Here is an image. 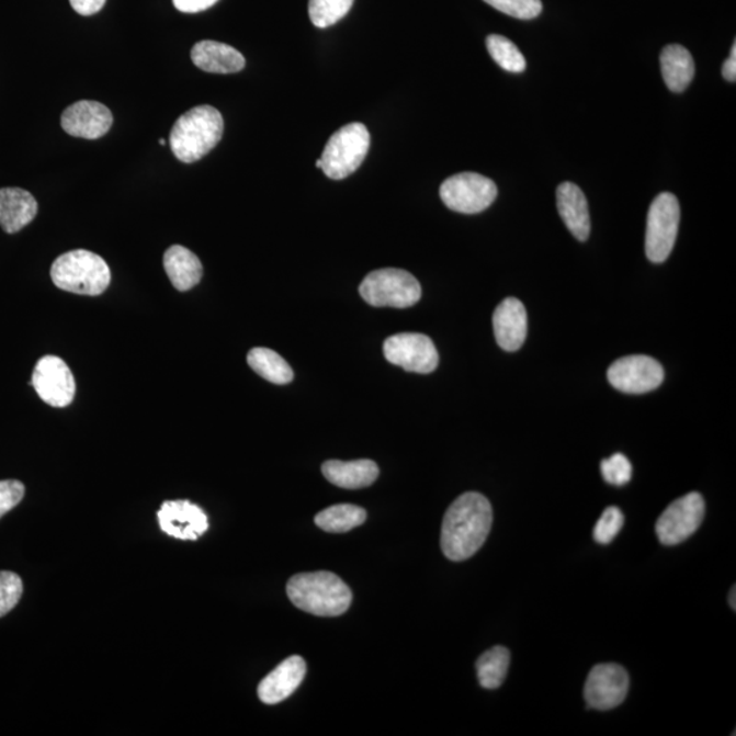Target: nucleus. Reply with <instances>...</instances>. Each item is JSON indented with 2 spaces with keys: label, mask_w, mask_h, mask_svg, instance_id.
<instances>
[{
  "label": "nucleus",
  "mask_w": 736,
  "mask_h": 736,
  "mask_svg": "<svg viewBox=\"0 0 736 736\" xmlns=\"http://www.w3.org/2000/svg\"><path fill=\"white\" fill-rule=\"evenodd\" d=\"M492 525L490 501L479 492H465L443 517L441 548L448 559H469L487 541Z\"/></svg>",
  "instance_id": "nucleus-1"
},
{
  "label": "nucleus",
  "mask_w": 736,
  "mask_h": 736,
  "mask_svg": "<svg viewBox=\"0 0 736 736\" xmlns=\"http://www.w3.org/2000/svg\"><path fill=\"white\" fill-rule=\"evenodd\" d=\"M286 595L297 609L317 616H340L350 610L352 592L330 571L302 573L290 578Z\"/></svg>",
  "instance_id": "nucleus-2"
},
{
  "label": "nucleus",
  "mask_w": 736,
  "mask_h": 736,
  "mask_svg": "<svg viewBox=\"0 0 736 736\" xmlns=\"http://www.w3.org/2000/svg\"><path fill=\"white\" fill-rule=\"evenodd\" d=\"M224 121L215 106L199 105L185 112L170 134L173 155L182 162H195L205 157L220 143Z\"/></svg>",
  "instance_id": "nucleus-3"
},
{
  "label": "nucleus",
  "mask_w": 736,
  "mask_h": 736,
  "mask_svg": "<svg viewBox=\"0 0 736 736\" xmlns=\"http://www.w3.org/2000/svg\"><path fill=\"white\" fill-rule=\"evenodd\" d=\"M50 278L59 290L71 294L99 296L109 288L111 271L106 262L88 250H75L56 258Z\"/></svg>",
  "instance_id": "nucleus-4"
},
{
  "label": "nucleus",
  "mask_w": 736,
  "mask_h": 736,
  "mask_svg": "<svg viewBox=\"0 0 736 736\" xmlns=\"http://www.w3.org/2000/svg\"><path fill=\"white\" fill-rule=\"evenodd\" d=\"M370 143V133L363 123L342 126L325 146L321 156L325 175L335 181L352 175L366 159Z\"/></svg>",
  "instance_id": "nucleus-5"
},
{
  "label": "nucleus",
  "mask_w": 736,
  "mask_h": 736,
  "mask_svg": "<svg viewBox=\"0 0 736 736\" xmlns=\"http://www.w3.org/2000/svg\"><path fill=\"white\" fill-rule=\"evenodd\" d=\"M359 292L374 307H412L421 297L419 281L411 273L395 268L371 272L362 281Z\"/></svg>",
  "instance_id": "nucleus-6"
},
{
  "label": "nucleus",
  "mask_w": 736,
  "mask_h": 736,
  "mask_svg": "<svg viewBox=\"0 0 736 736\" xmlns=\"http://www.w3.org/2000/svg\"><path fill=\"white\" fill-rule=\"evenodd\" d=\"M681 206L676 195L661 193L649 207L646 220L645 252L650 262L667 261L676 245Z\"/></svg>",
  "instance_id": "nucleus-7"
},
{
  "label": "nucleus",
  "mask_w": 736,
  "mask_h": 736,
  "mask_svg": "<svg viewBox=\"0 0 736 736\" xmlns=\"http://www.w3.org/2000/svg\"><path fill=\"white\" fill-rule=\"evenodd\" d=\"M441 200L449 210L475 215L492 205L498 195L497 184L480 173L463 172L448 178L440 189Z\"/></svg>",
  "instance_id": "nucleus-8"
},
{
  "label": "nucleus",
  "mask_w": 736,
  "mask_h": 736,
  "mask_svg": "<svg viewBox=\"0 0 736 736\" xmlns=\"http://www.w3.org/2000/svg\"><path fill=\"white\" fill-rule=\"evenodd\" d=\"M705 516V502L699 492L676 499L657 520L656 533L665 546H677L699 530Z\"/></svg>",
  "instance_id": "nucleus-9"
},
{
  "label": "nucleus",
  "mask_w": 736,
  "mask_h": 736,
  "mask_svg": "<svg viewBox=\"0 0 736 736\" xmlns=\"http://www.w3.org/2000/svg\"><path fill=\"white\" fill-rule=\"evenodd\" d=\"M384 355L387 362L411 373L430 374L438 367L440 356L429 336L420 333H400L384 342Z\"/></svg>",
  "instance_id": "nucleus-10"
},
{
  "label": "nucleus",
  "mask_w": 736,
  "mask_h": 736,
  "mask_svg": "<svg viewBox=\"0 0 736 736\" xmlns=\"http://www.w3.org/2000/svg\"><path fill=\"white\" fill-rule=\"evenodd\" d=\"M607 378L616 390L629 395H643L657 389L665 380V370L654 358L632 355L612 363Z\"/></svg>",
  "instance_id": "nucleus-11"
},
{
  "label": "nucleus",
  "mask_w": 736,
  "mask_h": 736,
  "mask_svg": "<svg viewBox=\"0 0 736 736\" xmlns=\"http://www.w3.org/2000/svg\"><path fill=\"white\" fill-rule=\"evenodd\" d=\"M31 385L35 387L38 397L50 407L65 408L75 400V376L58 356L47 355L37 362Z\"/></svg>",
  "instance_id": "nucleus-12"
},
{
  "label": "nucleus",
  "mask_w": 736,
  "mask_h": 736,
  "mask_svg": "<svg viewBox=\"0 0 736 736\" xmlns=\"http://www.w3.org/2000/svg\"><path fill=\"white\" fill-rule=\"evenodd\" d=\"M629 687V673L622 666L614 663L598 665L589 672L584 689L588 706L593 710L609 711L625 701Z\"/></svg>",
  "instance_id": "nucleus-13"
},
{
  "label": "nucleus",
  "mask_w": 736,
  "mask_h": 736,
  "mask_svg": "<svg viewBox=\"0 0 736 736\" xmlns=\"http://www.w3.org/2000/svg\"><path fill=\"white\" fill-rule=\"evenodd\" d=\"M162 532L181 541H196L210 528L205 511L190 501H167L157 511Z\"/></svg>",
  "instance_id": "nucleus-14"
},
{
  "label": "nucleus",
  "mask_w": 736,
  "mask_h": 736,
  "mask_svg": "<svg viewBox=\"0 0 736 736\" xmlns=\"http://www.w3.org/2000/svg\"><path fill=\"white\" fill-rule=\"evenodd\" d=\"M60 122L72 137L98 139L110 132L114 117L104 104L83 100L67 106Z\"/></svg>",
  "instance_id": "nucleus-15"
},
{
  "label": "nucleus",
  "mask_w": 736,
  "mask_h": 736,
  "mask_svg": "<svg viewBox=\"0 0 736 736\" xmlns=\"http://www.w3.org/2000/svg\"><path fill=\"white\" fill-rule=\"evenodd\" d=\"M307 666L301 656H291L262 679L258 687V697L268 705H276L294 694L305 681Z\"/></svg>",
  "instance_id": "nucleus-16"
},
{
  "label": "nucleus",
  "mask_w": 736,
  "mask_h": 736,
  "mask_svg": "<svg viewBox=\"0 0 736 736\" xmlns=\"http://www.w3.org/2000/svg\"><path fill=\"white\" fill-rule=\"evenodd\" d=\"M498 346L508 352L520 350L526 339L528 318L524 305L516 297L499 303L492 317Z\"/></svg>",
  "instance_id": "nucleus-17"
},
{
  "label": "nucleus",
  "mask_w": 736,
  "mask_h": 736,
  "mask_svg": "<svg viewBox=\"0 0 736 736\" xmlns=\"http://www.w3.org/2000/svg\"><path fill=\"white\" fill-rule=\"evenodd\" d=\"M556 206L571 235L577 240L586 241L591 234V216L582 190L575 183H562L556 190Z\"/></svg>",
  "instance_id": "nucleus-18"
},
{
  "label": "nucleus",
  "mask_w": 736,
  "mask_h": 736,
  "mask_svg": "<svg viewBox=\"0 0 736 736\" xmlns=\"http://www.w3.org/2000/svg\"><path fill=\"white\" fill-rule=\"evenodd\" d=\"M191 60L202 71L213 75H234L245 69V56L228 44L204 41L191 49Z\"/></svg>",
  "instance_id": "nucleus-19"
},
{
  "label": "nucleus",
  "mask_w": 736,
  "mask_h": 736,
  "mask_svg": "<svg viewBox=\"0 0 736 736\" xmlns=\"http://www.w3.org/2000/svg\"><path fill=\"white\" fill-rule=\"evenodd\" d=\"M37 212V201L30 191L16 188L0 189V227L4 233H20L35 220Z\"/></svg>",
  "instance_id": "nucleus-20"
},
{
  "label": "nucleus",
  "mask_w": 736,
  "mask_h": 736,
  "mask_svg": "<svg viewBox=\"0 0 736 736\" xmlns=\"http://www.w3.org/2000/svg\"><path fill=\"white\" fill-rule=\"evenodd\" d=\"M322 474L331 485L347 490L366 488L378 479V465L371 460H329L322 465Z\"/></svg>",
  "instance_id": "nucleus-21"
},
{
  "label": "nucleus",
  "mask_w": 736,
  "mask_h": 736,
  "mask_svg": "<svg viewBox=\"0 0 736 736\" xmlns=\"http://www.w3.org/2000/svg\"><path fill=\"white\" fill-rule=\"evenodd\" d=\"M167 276L178 291L185 292L200 283L204 268L200 258L183 246H172L165 254Z\"/></svg>",
  "instance_id": "nucleus-22"
},
{
  "label": "nucleus",
  "mask_w": 736,
  "mask_h": 736,
  "mask_svg": "<svg viewBox=\"0 0 736 736\" xmlns=\"http://www.w3.org/2000/svg\"><path fill=\"white\" fill-rule=\"evenodd\" d=\"M663 80L673 93L687 91L695 75L693 56L679 44H671L660 55Z\"/></svg>",
  "instance_id": "nucleus-23"
},
{
  "label": "nucleus",
  "mask_w": 736,
  "mask_h": 736,
  "mask_svg": "<svg viewBox=\"0 0 736 736\" xmlns=\"http://www.w3.org/2000/svg\"><path fill=\"white\" fill-rule=\"evenodd\" d=\"M247 363L258 375L272 382V384L285 385L294 380V371H292L290 364L278 352L269 350V348H252L247 355Z\"/></svg>",
  "instance_id": "nucleus-24"
},
{
  "label": "nucleus",
  "mask_w": 736,
  "mask_h": 736,
  "mask_svg": "<svg viewBox=\"0 0 736 736\" xmlns=\"http://www.w3.org/2000/svg\"><path fill=\"white\" fill-rule=\"evenodd\" d=\"M367 519V511L355 505H335L316 516V524L329 533H346L361 526Z\"/></svg>",
  "instance_id": "nucleus-25"
},
{
  "label": "nucleus",
  "mask_w": 736,
  "mask_h": 736,
  "mask_svg": "<svg viewBox=\"0 0 736 736\" xmlns=\"http://www.w3.org/2000/svg\"><path fill=\"white\" fill-rule=\"evenodd\" d=\"M510 652L503 646H494L476 661L477 679L482 688L498 689L508 676Z\"/></svg>",
  "instance_id": "nucleus-26"
},
{
  "label": "nucleus",
  "mask_w": 736,
  "mask_h": 736,
  "mask_svg": "<svg viewBox=\"0 0 736 736\" xmlns=\"http://www.w3.org/2000/svg\"><path fill=\"white\" fill-rule=\"evenodd\" d=\"M486 46L494 61L505 71L522 72L526 69L524 55L508 37L490 35L487 37Z\"/></svg>",
  "instance_id": "nucleus-27"
},
{
  "label": "nucleus",
  "mask_w": 736,
  "mask_h": 736,
  "mask_svg": "<svg viewBox=\"0 0 736 736\" xmlns=\"http://www.w3.org/2000/svg\"><path fill=\"white\" fill-rule=\"evenodd\" d=\"M353 0H310L308 15L314 26L329 27L350 13Z\"/></svg>",
  "instance_id": "nucleus-28"
},
{
  "label": "nucleus",
  "mask_w": 736,
  "mask_h": 736,
  "mask_svg": "<svg viewBox=\"0 0 736 736\" xmlns=\"http://www.w3.org/2000/svg\"><path fill=\"white\" fill-rule=\"evenodd\" d=\"M491 8L517 20H533L541 15L542 0H485Z\"/></svg>",
  "instance_id": "nucleus-29"
},
{
  "label": "nucleus",
  "mask_w": 736,
  "mask_h": 736,
  "mask_svg": "<svg viewBox=\"0 0 736 736\" xmlns=\"http://www.w3.org/2000/svg\"><path fill=\"white\" fill-rule=\"evenodd\" d=\"M24 584L13 571H0V618L8 615L21 600Z\"/></svg>",
  "instance_id": "nucleus-30"
},
{
  "label": "nucleus",
  "mask_w": 736,
  "mask_h": 736,
  "mask_svg": "<svg viewBox=\"0 0 736 736\" xmlns=\"http://www.w3.org/2000/svg\"><path fill=\"white\" fill-rule=\"evenodd\" d=\"M600 469L604 480L618 487L627 485L633 475L632 463L622 453L601 461Z\"/></svg>",
  "instance_id": "nucleus-31"
},
{
  "label": "nucleus",
  "mask_w": 736,
  "mask_h": 736,
  "mask_svg": "<svg viewBox=\"0 0 736 736\" xmlns=\"http://www.w3.org/2000/svg\"><path fill=\"white\" fill-rule=\"evenodd\" d=\"M623 522H625V517L620 509L615 507L607 508L597 522V526H595V541L599 544H610L621 532Z\"/></svg>",
  "instance_id": "nucleus-32"
},
{
  "label": "nucleus",
  "mask_w": 736,
  "mask_h": 736,
  "mask_svg": "<svg viewBox=\"0 0 736 736\" xmlns=\"http://www.w3.org/2000/svg\"><path fill=\"white\" fill-rule=\"evenodd\" d=\"M25 496V486L19 480H0V519L19 507Z\"/></svg>",
  "instance_id": "nucleus-33"
},
{
  "label": "nucleus",
  "mask_w": 736,
  "mask_h": 736,
  "mask_svg": "<svg viewBox=\"0 0 736 736\" xmlns=\"http://www.w3.org/2000/svg\"><path fill=\"white\" fill-rule=\"evenodd\" d=\"M218 0H173V5L182 13H201L215 5Z\"/></svg>",
  "instance_id": "nucleus-34"
},
{
  "label": "nucleus",
  "mask_w": 736,
  "mask_h": 736,
  "mask_svg": "<svg viewBox=\"0 0 736 736\" xmlns=\"http://www.w3.org/2000/svg\"><path fill=\"white\" fill-rule=\"evenodd\" d=\"M106 0H70L71 8L81 15H93L104 8Z\"/></svg>",
  "instance_id": "nucleus-35"
},
{
  "label": "nucleus",
  "mask_w": 736,
  "mask_h": 736,
  "mask_svg": "<svg viewBox=\"0 0 736 736\" xmlns=\"http://www.w3.org/2000/svg\"><path fill=\"white\" fill-rule=\"evenodd\" d=\"M723 77L729 82H735L736 80V43H734L732 56L724 61Z\"/></svg>",
  "instance_id": "nucleus-36"
},
{
  "label": "nucleus",
  "mask_w": 736,
  "mask_h": 736,
  "mask_svg": "<svg viewBox=\"0 0 736 736\" xmlns=\"http://www.w3.org/2000/svg\"><path fill=\"white\" fill-rule=\"evenodd\" d=\"M735 593L736 591L734 587L732 593H729V605H732L734 610L736 609Z\"/></svg>",
  "instance_id": "nucleus-37"
},
{
  "label": "nucleus",
  "mask_w": 736,
  "mask_h": 736,
  "mask_svg": "<svg viewBox=\"0 0 736 736\" xmlns=\"http://www.w3.org/2000/svg\"><path fill=\"white\" fill-rule=\"evenodd\" d=\"M317 167H318V168H321V170H322V160H321V159H319V160L317 161Z\"/></svg>",
  "instance_id": "nucleus-38"
},
{
  "label": "nucleus",
  "mask_w": 736,
  "mask_h": 736,
  "mask_svg": "<svg viewBox=\"0 0 736 736\" xmlns=\"http://www.w3.org/2000/svg\"><path fill=\"white\" fill-rule=\"evenodd\" d=\"M161 145H166V139H160Z\"/></svg>",
  "instance_id": "nucleus-39"
}]
</instances>
